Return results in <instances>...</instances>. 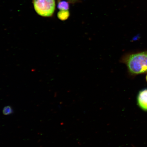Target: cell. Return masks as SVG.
<instances>
[{"instance_id": "1", "label": "cell", "mask_w": 147, "mask_h": 147, "mask_svg": "<svg viewBox=\"0 0 147 147\" xmlns=\"http://www.w3.org/2000/svg\"><path fill=\"white\" fill-rule=\"evenodd\" d=\"M120 61L126 64L129 72L131 74L147 72V51L125 55Z\"/></svg>"}, {"instance_id": "2", "label": "cell", "mask_w": 147, "mask_h": 147, "mask_svg": "<svg viewBox=\"0 0 147 147\" xmlns=\"http://www.w3.org/2000/svg\"><path fill=\"white\" fill-rule=\"evenodd\" d=\"M33 4L36 12L40 16L49 17L54 13L55 0H34Z\"/></svg>"}, {"instance_id": "3", "label": "cell", "mask_w": 147, "mask_h": 147, "mask_svg": "<svg viewBox=\"0 0 147 147\" xmlns=\"http://www.w3.org/2000/svg\"><path fill=\"white\" fill-rule=\"evenodd\" d=\"M137 102L141 109L147 111V89L139 92L137 96Z\"/></svg>"}, {"instance_id": "4", "label": "cell", "mask_w": 147, "mask_h": 147, "mask_svg": "<svg viewBox=\"0 0 147 147\" xmlns=\"http://www.w3.org/2000/svg\"><path fill=\"white\" fill-rule=\"evenodd\" d=\"M69 15L68 10H60L58 13L57 16L60 20L65 21L68 18Z\"/></svg>"}, {"instance_id": "5", "label": "cell", "mask_w": 147, "mask_h": 147, "mask_svg": "<svg viewBox=\"0 0 147 147\" xmlns=\"http://www.w3.org/2000/svg\"><path fill=\"white\" fill-rule=\"evenodd\" d=\"M58 8L60 10H68L69 3L66 1H59L58 4Z\"/></svg>"}, {"instance_id": "6", "label": "cell", "mask_w": 147, "mask_h": 147, "mask_svg": "<svg viewBox=\"0 0 147 147\" xmlns=\"http://www.w3.org/2000/svg\"><path fill=\"white\" fill-rule=\"evenodd\" d=\"M3 114L5 115H10L13 113V110L11 107L6 106L3 108Z\"/></svg>"}, {"instance_id": "7", "label": "cell", "mask_w": 147, "mask_h": 147, "mask_svg": "<svg viewBox=\"0 0 147 147\" xmlns=\"http://www.w3.org/2000/svg\"><path fill=\"white\" fill-rule=\"evenodd\" d=\"M69 1H71L74 2L76 1V0H69Z\"/></svg>"}, {"instance_id": "8", "label": "cell", "mask_w": 147, "mask_h": 147, "mask_svg": "<svg viewBox=\"0 0 147 147\" xmlns=\"http://www.w3.org/2000/svg\"><path fill=\"white\" fill-rule=\"evenodd\" d=\"M146 80L147 82V75L146 76Z\"/></svg>"}]
</instances>
